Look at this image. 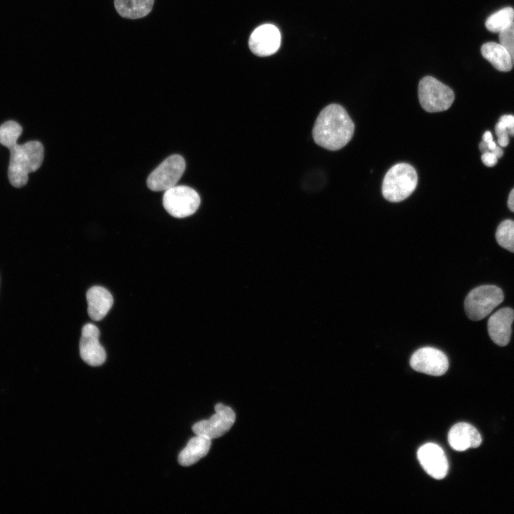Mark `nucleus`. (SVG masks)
<instances>
[{
    "label": "nucleus",
    "instance_id": "1",
    "mask_svg": "<svg viewBox=\"0 0 514 514\" xmlns=\"http://www.w3.org/2000/svg\"><path fill=\"white\" fill-rule=\"evenodd\" d=\"M21 133V126L14 121H7L0 126V143L10 151L9 180L16 188L26 184L29 173L41 166L44 153V146L38 141L19 144L17 140Z\"/></svg>",
    "mask_w": 514,
    "mask_h": 514
},
{
    "label": "nucleus",
    "instance_id": "2",
    "mask_svg": "<svg viewBox=\"0 0 514 514\" xmlns=\"http://www.w3.org/2000/svg\"><path fill=\"white\" fill-rule=\"evenodd\" d=\"M354 129V124L345 109L339 104H331L318 114L312 134L318 146L336 151L351 141Z\"/></svg>",
    "mask_w": 514,
    "mask_h": 514
},
{
    "label": "nucleus",
    "instance_id": "3",
    "mask_svg": "<svg viewBox=\"0 0 514 514\" xmlns=\"http://www.w3.org/2000/svg\"><path fill=\"white\" fill-rule=\"evenodd\" d=\"M417 184L418 174L415 169L408 163H397L385 175L382 193L388 201L400 202L414 191Z\"/></svg>",
    "mask_w": 514,
    "mask_h": 514
},
{
    "label": "nucleus",
    "instance_id": "4",
    "mask_svg": "<svg viewBox=\"0 0 514 514\" xmlns=\"http://www.w3.org/2000/svg\"><path fill=\"white\" fill-rule=\"evenodd\" d=\"M504 299L503 291L494 285H483L471 290L464 301L467 316L480 321L490 314Z\"/></svg>",
    "mask_w": 514,
    "mask_h": 514
},
{
    "label": "nucleus",
    "instance_id": "5",
    "mask_svg": "<svg viewBox=\"0 0 514 514\" xmlns=\"http://www.w3.org/2000/svg\"><path fill=\"white\" fill-rule=\"evenodd\" d=\"M418 99L422 108L430 113L448 110L455 94L453 90L430 76L421 79L418 84Z\"/></svg>",
    "mask_w": 514,
    "mask_h": 514
},
{
    "label": "nucleus",
    "instance_id": "6",
    "mask_svg": "<svg viewBox=\"0 0 514 514\" xmlns=\"http://www.w3.org/2000/svg\"><path fill=\"white\" fill-rule=\"evenodd\" d=\"M200 203L198 193L186 186L176 185L166 190L163 196L164 208L176 218H185L193 214Z\"/></svg>",
    "mask_w": 514,
    "mask_h": 514
},
{
    "label": "nucleus",
    "instance_id": "7",
    "mask_svg": "<svg viewBox=\"0 0 514 514\" xmlns=\"http://www.w3.org/2000/svg\"><path fill=\"white\" fill-rule=\"evenodd\" d=\"M185 169L184 158L178 154L171 155L150 173L147 186L153 191H166L176 185Z\"/></svg>",
    "mask_w": 514,
    "mask_h": 514
},
{
    "label": "nucleus",
    "instance_id": "8",
    "mask_svg": "<svg viewBox=\"0 0 514 514\" xmlns=\"http://www.w3.org/2000/svg\"><path fill=\"white\" fill-rule=\"evenodd\" d=\"M215 411L208 420L199 421L193 425L192 430L196 435L212 440L223 435L230 430L236 420L234 411L222 403L216 405Z\"/></svg>",
    "mask_w": 514,
    "mask_h": 514
},
{
    "label": "nucleus",
    "instance_id": "9",
    "mask_svg": "<svg viewBox=\"0 0 514 514\" xmlns=\"http://www.w3.org/2000/svg\"><path fill=\"white\" fill-rule=\"evenodd\" d=\"M410 365L416 371L439 376L447 371L449 363L447 356L441 351L424 347L413 353Z\"/></svg>",
    "mask_w": 514,
    "mask_h": 514
},
{
    "label": "nucleus",
    "instance_id": "10",
    "mask_svg": "<svg viewBox=\"0 0 514 514\" xmlns=\"http://www.w3.org/2000/svg\"><path fill=\"white\" fill-rule=\"evenodd\" d=\"M99 328L92 323L84 326L79 343L80 356L83 361L91 366L103 364L106 358V351L100 344Z\"/></svg>",
    "mask_w": 514,
    "mask_h": 514
},
{
    "label": "nucleus",
    "instance_id": "11",
    "mask_svg": "<svg viewBox=\"0 0 514 514\" xmlns=\"http://www.w3.org/2000/svg\"><path fill=\"white\" fill-rule=\"evenodd\" d=\"M280 45L281 33L276 26L271 24H265L255 29L248 41L251 51L259 56L273 54Z\"/></svg>",
    "mask_w": 514,
    "mask_h": 514
},
{
    "label": "nucleus",
    "instance_id": "12",
    "mask_svg": "<svg viewBox=\"0 0 514 514\" xmlns=\"http://www.w3.org/2000/svg\"><path fill=\"white\" fill-rule=\"evenodd\" d=\"M418 459L425 472L440 480L447 475L448 463L443 449L432 443L422 445L417 453Z\"/></svg>",
    "mask_w": 514,
    "mask_h": 514
},
{
    "label": "nucleus",
    "instance_id": "13",
    "mask_svg": "<svg viewBox=\"0 0 514 514\" xmlns=\"http://www.w3.org/2000/svg\"><path fill=\"white\" fill-rule=\"evenodd\" d=\"M514 311L508 307L499 309L488 319V331L491 340L498 346H506L510 339Z\"/></svg>",
    "mask_w": 514,
    "mask_h": 514
},
{
    "label": "nucleus",
    "instance_id": "14",
    "mask_svg": "<svg viewBox=\"0 0 514 514\" xmlns=\"http://www.w3.org/2000/svg\"><path fill=\"white\" fill-rule=\"evenodd\" d=\"M448 440L451 448L458 451H464L470 448H478L482 442L480 433L472 425L458 423L450 430Z\"/></svg>",
    "mask_w": 514,
    "mask_h": 514
},
{
    "label": "nucleus",
    "instance_id": "15",
    "mask_svg": "<svg viewBox=\"0 0 514 514\" xmlns=\"http://www.w3.org/2000/svg\"><path fill=\"white\" fill-rule=\"evenodd\" d=\"M88 313L94 321L103 319L111 309L114 299L111 293L101 286H93L86 293Z\"/></svg>",
    "mask_w": 514,
    "mask_h": 514
},
{
    "label": "nucleus",
    "instance_id": "16",
    "mask_svg": "<svg viewBox=\"0 0 514 514\" xmlns=\"http://www.w3.org/2000/svg\"><path fill=\"white\" fill-rule=\"evenodd\" d=\"M211 444V439L196 435L188 441L179 453L178 458L179 464L183 466H190L196 463L207 455Z\"/></svg>",
    "mask_w": 514,
    "mask_h": 514
},
{
    "label": "nucleus",
    "instance_id": "17",
    "mask_svg": "<svg viewBox=\"0 0 514 514\" xmlns=\"http://www.w3.org/2000/svg\"><path fill=\"white\" fill-rule=\"evenodd\" d=\"M480 51L483 56L497 70L507 72L512 69L511 56L500 43L487 42L483 44Z\"/></svg>",
    "mask_w": 514,
    "mask_h": 514
},
{
    "label": "nucleus",
    "instance_id": "18",
    "mask_svg": "<svg viewBox=\"0 0 514 514\" xmlns=\"http://www.w3.org/2000/svg\"><path fill=\"white\" fill-rule=\"evenodd\" d=\"M154 0H114L119 14L124 18L136 19L148 15L152 10Z\"/></svg>",
    "mask_w": 514,
    "mask_h": 514
},
{
    "label": "nucleus",
    "instance_id": "19",
    "mask_svg": "<svg viewBox=\"0 0 514 514\" xmlns=\"http://www.w3.org/2000/svg\"><path fill=\"white\" fill-rule=\"evenodd\" d=\"M514 21V9L508 6L491 14L485 21L486 29L493 33H500Z\"/></svg>",
    "mask_w": 514,
    "mask_h": 514
},
{
    "label": "nucleus",
    "instance_id": "20",
    "mask_svg": "<svg viewBox=\"0 0 514 514\" xmlns=\"http://www.w3.org/2000/svg\"><path fill=\"white\" fill-rule=\"evenodd\" d=\"M495 238L503 248L514 253V221L505 220L497 228Z\"/></svg>",
    "mask_w": 514,
    "mask_h": 514
},
{
    "label": "nucleus",
    "instance_id": "21",
    "mask_svg": "<svg viewBox=\"0 0 514 514\" xmlns=\"http://www.w3.org/2000/svg\"><path fill=\"white\" fill-rule=\"evenodd\" d=\"M499 40L510 54L514 66V21L499 33Z\"/></svg>",
    "mask_w": 514,
    "mask_h": 514
},
{
    "label": "nucleus",
    "instance_id": "22",
    "mask_svg": "<svg viewBox=\"0 0 514 514\" xmlns=\"http://www.w3.org/2000/svg\"><path fill=\"white\" fill-rule=\"evenodd\" d=\"M495 131L498 137V143L501 147H505L509 143V134L508 130L496 124Z\"/></svg>",
    "mask_w": 514,
    "mask_h": 514
},
{
    "label": "nucleus",
    "instance_id": "23",
    "mask_svg": "<svg viewBox=\"0 0 514 514\" xmlns=\"http://www.w3.org/2000/svg\"><path fill=\"white\" fill-rule=\"evenodd\" d=\"M497 124L506 128L509 134L514 128V116L510 114L503 115L499 119Z\"/></svg>",
    "mask_w": 514,
    "mask_h": 514
},
{
    "label": "nucleus",
    "instance_id": "24",
    "mask_svg": "<svg viewBox=\"0 0 514 514\" xmlns=\"http://www.w3.org/2000/svg\"><path fill=\"white\" fill-rule=\"evenodd\" d=\"M481 160L485 166L492 167L498 163V158L493 152L489 151L482 154Z\"/></svg>",
    "mask_w": 514,
    "mask_h": 514
},
{
    "label": "nucleus",
    "instance_id": "25",
    "mask_svg": "<svg viewBox=\"0 0 514 514\" xmlns=\"http://www.w3.org/2000/svg\"><path fill=\"white\" fill-rule=\"evenodd\" d=\"M508 206L509 209L514 212V188L510 191L508 200Z\"/></svg>",
    "mask_w": 514,
    "mask_h": 514
},
{
    "label": "nucleus",
    "instance_id": "26",
    "mask_svg": "<svg viewBox=\"0 0 514 514\" xmlns=\"http://www.w3.org/2000/svg\"><path fill=\"white\" fill-rule=\"evenodd\" d=\"M493 140V135L490 131H487L483 135V141L488 143Z\"/></svg>",
    "mask_w": 514,
    "mask_h": 514
},
{
    "label": "nucleus",
    "instance_id": "27",
    "mask_svg": "<svg viewBox=\"0 0 514 514\" xmlns=\"http://www.w3.org/2000/svg\"><path fill=\"white\" fill-rule=\"evenodd\" d=\"M479 148L482 153L489 151L488 143L483 141L480 143Z\"/></svg>",
    "mask_w": 514,
    "mask_h": 514
},
{
    "label": "nucleus",
    "instance_id": "28",
    "mask_svg": "<svg viewBox=\"0 0 514 514\" xmlns=\"http://www.w3.org/2000/svg\"><path fill=\"white\" fill-rule=\"evenodd\" d=\"M509 136H514V128H513V130L509 133Z\"/></svg>",
    "mask_w": 514,
    "mask_h": 514
}]
</instances>
